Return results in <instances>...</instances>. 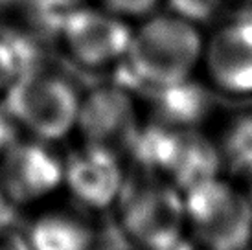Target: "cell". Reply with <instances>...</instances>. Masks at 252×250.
Listing matches in <instances>:
<instances>
[{
    "label": "cell",
    "mask_w": 252,
    "mask_h": 250,
    "mask_svg": "<svg viewBox=\"0 0 252 250\" xmlns=\"http://www.w3.org/2000/svg\"><path fill=\"white\" fill-rule=\"evenodd\" d=\"M155 92L162 124L171 127H193L208 111L206 92L191 79Z\"/></svg>",
    "instance_id": "obj_11"
},
{
    "label": "cell",
    "mask_w": 252,
    "mask_h": 250,
    "mask_svg": "<svg viewBox=\"0 0 252 250\" xmlns=\"http://www.w3.org/2000/svg\"><path fill=\"white\" fill-rule=\"evenodd\" d=\"M201 250H203V249H201Z\"/></svg>",
    "instance_id": "obj_20"
},
{
    "label": "cell",
    "mask_w": 252,
    "mask_h": 250,
    "mask_svg": "<svg viewBox=\"0 0 252 250\" xmlns=\"http://www.w3.org/2000/svg\"><path fill=\"white\" fill-rule=\"evenodd\" d=\"M251 250H252V247H251Z\"/></svg>",
    "instance_id": "obj_19"
},
{
    "label": "cell",
    "mask_w": 252,
    "mask_h": 250,
    "mask_svg": "<svg viewBox=\"0 0 252 250\" xmlns=\"http://www.w3.org/2000/svg\"><path fill=\"white\" fill-rule=\"evenodd\" d=\"M11 208L13 204L7 201V197L4 195L2 188H0V224H7V219H9V214H11Z\"/></svg>",
    "instance_id": "obj_17"
},
{
    "label": "cell",
    "mask_w": 252,
    "mask_h": 250,
    "mask_svg": "<svg viewBox=\"0 0 252 250\" xmlns=\"http://www.w3.org/2000/svg\"><path fill=\"white\" fill-rule=\"evenodd\" d=\"M184 193L186 228L203 250H251L252 199L221 175Z\"/></svg>",
    "instance_id": "obj_3"
},
{
    "label": "cell",
    "mask_w": 252,
    "mask_h": 250,
    "mask_svg": "<svg viewBox=\"0 0 252 250\" xmlns=\"http://www.w3.org/2000/svg\"><path fill=\"white\" fill-rule=\"evenodd\" d=\"M2 101L15 127L28 132L30 138L56 144L76 131L81 94L59 74L21 70Z\"/></svg>",
    "instance_id": "obj_2"
},
{
    "label": "cell",
    "mask_w": 252,
    "mask_h": 250,
    "mask_svg": "<svg viewBox=\"0 0 252 250\" xmlns=\"http://www.w3.org/2000/svg\"><path fill=\"white\" fill-rule=\"evenodd\" d=\"M120 222L126 236L146 250L181 245L186 230L184 193L158 175L126 181L118 199Z\"/></svg>",
    "instance_id": "obj_4"
},
{
    "label": "cell",
    "mask_w": 252,
    "mask_h": 250,
    "mask_svg": "<svg viewBox=\"0 0 252 250\" xmlns=\"http://www.w3.org/2000/svg\"><path fill=\"white\" fill-rule=\"evenodd\" d=\"M13 127H15V124L11 122V118L7 116V112L2 109V111H0V156H2V153L11 146V142L15 140Z\"/></svg>",
    "instance_id": "obj_16"
},
{
    "label": "cell",
    "mask_w": 252,
    "mask_h": 250,
    "mask_svg": "<svg viewBox=\"0 0 252 250\" xmlns=\"http://www.w3.org/2000/svg\"><path fill=\"white\" fill-rule=\"evenodd\" d=\"M0 250H33L28 234L13 228L9 222L0 224Z\"/></svg>",
    "instance_id": "obj_15"
},
{
    "label": "cell",
    "mask_w": 252,
    "mask_h": 250,
    "mask_svg": "<svg viewBox=\"0 0 252 250\" xmlns=\"http://www.w3.org/2000/svg\"><path fill=\"white\" fill-rule=\"evenodd\" d=\"M76 131L85 144L105 147L114 153L131 151L142 131L140 109L124 87H98L81 96Z\"/></svg>",
    "instance_id": "obj_7"
},
{
    "label": "cell",
    "mask_w": 252,
    "mask_h": 250,
    "mask_svg": "<svg viewBox=\"0 0 252 250\" xmlns=\"http://www.w3.org/2000/svg\"><path fill=\"white\" fill-rule=\"evenodd\" d=\"M133 28L105 7H76L64 15L59 39L64 52L85 68H105L124 61Z\"/></svg>",
    "instance_id": "obj_5"
},
{
    "label": "cell",
    "mask_w": 252,
    "mask_h": 250,
    "mask_svg": "<svg viewBox=\"0 0 252 250\" xmlns=\"http://www.w3.org/2000/svg\"><path fill=\"white\" fill-rule=\"evenodd\" d=\"M21 74V61L11 42L0 37V99L11 87L15 77Z\"/></svg>",
    "instance_id": "obj_14"
},
{
    "label": "cell",
    "mask_w": 252,
    "mask_h": 250,
    "mask_svg": "<svg viewBox=\"0 0 252 250\" xmlns=\"http://www.w3.org/2000/svg\"><path fill=\"white\" fill-rule=\"evenodd\" d=\"M201 64L219 92L252 96V19L226 22L204 39Z\"/></svg>",
    "instance_id": "obj_8"
},
{
    "label": "cell",
    "mask_w": 252,
    "mask_h": 250,
    "mask_svg": "<svg viewBox=\"0 0 252 250\" xmlns=\"http://www.w3.org/2000/svg\"><path fill=\"white\" fill-rule=\"evenodd\" d=\"M127 177L118 153L85 144L64 160L63 186L89 210H105L118 202Z\"/></svg>",
    "instance_id": "obj_9"
},
{
    "label": "cell",
    "mask_w": 252,
    "mask_h": 250,
    "mask_svg": "<svg viewBox=\"0 0 252 250\" xmlns=\"http://www.w3.org/2000/svg\"><path fill=\"white\" fill-rule=\"evenodd\" d=\"M203 52L199 24L175 13H151L133 28L124 62L138 83L160 91L191 79Z\"/></svg>",
    "instance_id": "obj_1"
},
{
    "label": "cell",
    "mask_w": 252,
    "mask_h": 250,
    "mask_svg": "<svg viewBox=\"0 0 252 250\" xmlns=\"http://www.w3.org/2000/svg\"><path fill=\"white\" fill-rule=\"evenodd\" d=\"M249 2H252V0H249Z\"/></svg>",
    "instance_id": "obj_18"
},
{
    "label": "cell",
    "mask_w": 252,
    "mask_h": 250,
    "mask_svg": "<svg viewBox=\"0 0 252 250\" xmlns=\"http://www.w3.org/2000/svg\"><path fill=\"white\" fill-rule=\"evenodd\" d=\"M64 182V160L48 142L13 140L0 156V188L13 206L35 204Z\"/></svg>",
    "instance_id": "obj_6"
},
{
    "label": "cell",
    "mask_w": 252,
    "mask_h": 250,
    "mask_svg": "<svg viewBox=\"0 0 252 250\" xmlns=\"http://www.w3.org/2000/svg\"><path fill=\"white\" fill-rule=\"evenodd\" d=\"M33 250H91L92 232L79 217L66 212H46L28 230Z\"/></svg>",
    "instance_id": "obj_10"
},
{
    "label": "cell",
    "mask_w": 252,
    "mask_h": 250,
    "mask_svg": "<svg viewBox=\"0 0 252 250\" xmlns=\"http://www.w3.org/2000/svg\"><path fill=\"white\" fill-rule=\"evenodd\" d=\"M101 7H105L112 13L124 17L127 21L131 19H146L147 15L157 11L162 0H98Z\"/></svg>",
    "instance_id": "obj_13"
},
{
    "label": "cell",
    "mask_w": 252,
    "mask_h": 250,
    "mask_svg": "<svg viewBox=\"0 0 252 250\" xmlns=\"http://www.w3.org/2000/svg\"><path fill=\"white\" fill-rule=\"evenodd\" d=\"M223 2L224 0H169V6L171 13L199 24L212 19L223 6Z\"/></svg>",
    "instance_id": "obj_12"
}]
</instances>
